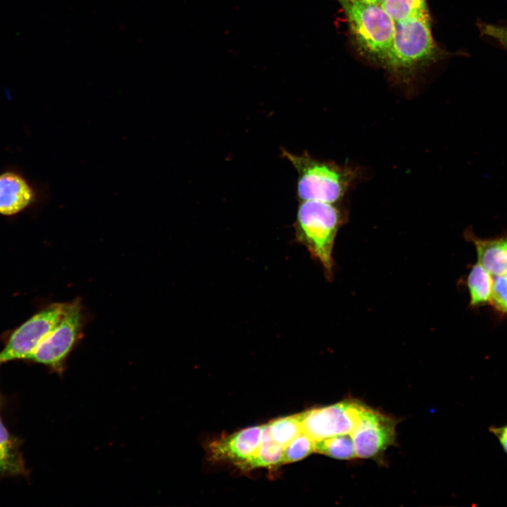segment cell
<instances>
[{
  "mask_svg": "<svg viewBox=\"0 0 507 507\" xmlns=\"http://www.w3.org/2000/svg\"><path fill=\"white\" fill-rule=\"evenodd\" d=\"M37 197L34 187L20 174L8 170L0 174V214H17Z\"/></svg>",
  "mask_w": 507,
  "mask_h": 507,
  "instance_id": "10",
  "label": "cell"
},
{
  "mask_svg": "<svg viewBox=\"0 0 507 507\" xmlns=\"http://www.w3.org/2000/svg\"><path fill=\"white\" fill-rule=\"evenodd\" d=\"M263 425L242 430L208 444L209 458L214 462H231L237 466L249 460L258 449Z\"/></svg>",
  "mask_w": 507,
  "mask_h": 507,
  "instance_id": "9",
  "label": "cell"
},
{
  "mask_svg": "<svg viewBox=\"0 0 507 507\" xmlns=\"http://www.w3.org/2000/svg\"><path fill=\"white\" fill-rule=\"evenodd\" d=\"M365 405L346 400L301 413L303 432L314 441L351 434L358 423Z\"/></svg>",
  "mask_w": 507,
  "mask_h": 507,
  "instance_id": "5",
  "label": "cell"
},
{
  "mask_svg": "<svg viewBox=\"0 0 507 507\" xmlns=\"http://www.w3.org/2000/svg\"><path fill=\"white\" fill-rule=\"evenodd\" d=\"M342 214L334 204L303 201L294 223L295 239L323 265L326 277L333 275L334 240L342 224Z\"/></svg>",
  "mask_w": 507,
  "mask_h": 507,
  "instance_id": "1",
  "label": "cell"
},
{
  "mask_svg": "<svg viewBox=\"0 0 507 507\" xmlns=\"http://www.w3.org/2000/svg\"><path fill=\"white\" fill-rule=\"evenodd\" d=\"M467 284L472 306H478L490 301L493 276L478 262L470 270Z\"/></svg>",
  "mask_w": 507,
  "mask_h": 507,
  "instance_id": "14",
  "label": "cell"
},
{
  "mask_svg": "<svg viewBox=\"0 0 507 507\" xmlns=\"http://www.w3.org/2000/svg\"><path fill=\"white\" fill-rule=\"evenodd\" d=\"M284 447L272 440L265 425L263 426L261 444L255 453L246 461L237 465L248 470L257 468H270L280 464Z\"/></svg>",
  "mask_w": 507,
  "mask_h": 507,
  "instance_id": "13",
  "label": "cell"
},
{
  "mask_svg": "<svg viewBox=\"0 0 507 507\" xmlns=\"http://www.w3.org/2000/svg\"><path fill=\"white\" fill-rule=\"evenodd\" d=\"M381 7L394 21L430 16L426 0H385Z\"/></svg>",
  "mask_w": 507,
  "mask_h": 507,
  "instance_id": "17",
  "label": "cell"
},
{
  "mask_svg": "<svg viewBox=\"0 0 507 507\" xmlns=\"http://www.w3.org/2000/svg\"><path fill=\"white\" fill-rule=\"evenodd\" d=\"M359 49L386 63L394 32V20L381 7L362 0H337Z\"/></svg>",
  "mask_w": 507,
  "mask_h": 507,
  "instance_id": "3",
  "label": "cell"
},
{
  "mask_svg": "<svg viewBox=\"0 0 507 507\" xmlns=\"http://www.w3.org/2000/svg\"><path fill=\"white\" fill-rule=\"evenodd\" d=\"M502 313H507V273L494 276L489 301Z\"/></svg>",
  "mask_w": 507,
  "mask_h": 507,
  "instance_id": "19",
  "label": "cell"
},
{
  "mask_svg": "<svg viewBox=\"0 0 507 507\" xmlns=\"http://www.w3.org/2000/svg\"><path fill=\"white\" fill-rule=\"evenodd\" d=\"M466 237L475 246L478 263L493 277L507 273L506 237L483 239L470 232H467Z\"/></svg>",
  "mask_w": 507,
  "mask_h": 507,
  "instance_id": "11",
  "label": "cell"
},
{
  "mask_svg": "<svg viewBox=\"0 0 507 507\" xmlns=\"http://www.w3.org/2000/svg\"><path fill=\"white\" fill-rule=\"evenodd\" d=\"M489 430L497 438L507 453V424L500 427L490 426Z\"/></svg>",
  "mask_w": 507,
  "mask_h": 507,
  "instance_id": "21",
  "label": "cell"
},
{
  "mask_svg": "<svg viewBox=\"0 0 507 507\" xmlns=\"http://www.w3.org/2000/svg\"><path fill=\"white\" fill-rule=\"evenodd\" d=\"M479 30L483 35L495 40L507 51V26L480 23Z\"/></svg>",
  "mask_w": 507,
  "mask_h": 507,
  "instance_id": "20",
  "label": "cell"
},
{
  "mask_svg": "<svg viewBox=\"0 0 507 507\" xmlns=\"http://www.w3.org/2000/svg\"><path fill=\"white\" fill-rule=\"evenodd\" d=\"M396 421L367 406L351 433L356 457L374 458L382 453L395 441Z\"/></svg>",
  "mask_w": 507,
  "mask_h": 507,
  "instance_id": "8",
  "label": "cell"
},
{
  "mask_svg": "<svg viewBox=\"0 0 507 507\" xmlns=\"http://www.w3.org/2000/svg\"><path fill=\"white\" fill-rule=\"evenodd\" d=\"M362 1L364 2L368 3V4L377 5V6H381L385 1V0H362Z\"/></svg>",
  "mask_w": 507,
  "mask_h": 507,
  "instance_id": "22",
  "label": "cell"
},
{
  "mask_svg": "<svg viewBox=\"0 0 507 507\" xmlns=\"http://www.w3.org/2000/svg\"><path fill=\"white\" fill-rule=\"evenodd\" d=\"M282 154L297 172L296 195L299 201L336 204L355 178L353 170L316 159L306 152L294 154L282 149Z\"/></svg>",
  "mask_w": 507,
  "mask_h": 507,
  "instance_id": "2",
  "label": "cell"
},
{
  "mask_svg": "<svg viewBox=\"0 0 507 507\" xmlns=\"http://www.w3.org/2000/svg\"><path fill=\"white\" fill-rule=\"evenodd\" d=\"M315 452L337 459L356 457L351 434L336 435L315 442Z\"/></svg>",
  "mask_w": 507,
  "mask_h": 507,
  "instance_id": "16",
  "label": "cell"
},
{
  "mask_svg": "<svg viewBox=\"0 0 507 507\" xmlns=\"http://www.w3.org/2000/svg\"><path fill=\"white\" fill-rule=\"evenodd\" d=\"M314 441L308 434L301 432L284 446L280 464L300 461L315 452Z\"/></svg>",
  "mask_w": 507,
  "mask_h": 507,
  "instance_id": "18",
  "label": "cell"
},
{
  "mask_svg": "<svg viewBox=\"0 0 507 507\" xmlns=\"http://www.w3.org/2000/svg\"><path fill=\"white\" fill-rule=\"evenodd\" d=\"M265 427L272 440L284 447L303 431L299 413L275 419Z\"/></svg>",
  "mask_w": 507,
  "mask_h": 507,
  "instance_id": "15",
  "label": "cell"
},
{
  "mask_svg": "<svg viewBox=\"0 0 507 507\" xmlns=\"http://www.w3.org/2000/svg\"><path fill=\"white\" fill-rule=\"evenodd\" d=\"M25 472L17 440L10 434L0 418V475H19Z\"/></svg>",
  "mask_w": 507,
  "mask_h": 507,
  "instance_id": "12",
  "label": "cell"
},
{
  "mask_svg": "<svg viewBox=\"0 0 507 507\" xmlns=\"http://www.w3.org/2000/svg\"><path fill=\"white\" fill-rule=\"evenodd\" d=\"M394 23L392 43L385 63L387 66L410 68L434 55L430 16H414Z\"/></svg>",
  "mask_w": 507,
  "mask_h": 507,
  "instance_id": "4",
  "label": "cell"
},
{
  "mask_svg": "<svg viewBox=\"0 0 507 507\" xmlns=\"http://www.w3.org/2000/svg\"><path fill=\"white\" fill-rule=\"evenodd\" d=\"M68 303H54L39 311L11 335L0 352V363L27 359L65 313Z\"/></svg>",
  "mask_w": 507,
  "mask_h": 507,
  "instance_id": "7",
  "label": "cell"
},
{
  "mask_svg": "<svg viewBox=\"0 0 507 507\" xmlns=\"http://www.w3.org/2000/svg\"><path fill=\"white\" fill-rule=\"evenodd\" d=\"M82 316L79 302L68 303L65 313L27 358L54 368H61L81 333Z\"/></svg>",
  "mask_w": 507,
  "mask_h": 507,
  "instance_id": "6",
  "label": "cell"
}]
</instances>
